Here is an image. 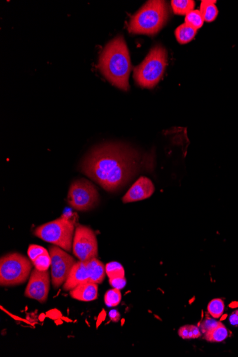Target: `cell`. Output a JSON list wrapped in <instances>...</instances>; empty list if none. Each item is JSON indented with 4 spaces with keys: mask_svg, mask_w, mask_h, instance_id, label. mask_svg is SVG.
<instances>
[{
    "mask_svg": "<svg viewBox=\"0 0 238 357\" xmlns=\"http://www.w3.org/2000/svg\"><path fill=\"white\" fill-rule=\"evenodd\" d=\"M109 283L112 288L121 290L125 288L127 285V280L125 276H115V277L109 278Z\"/></svg>",
    "mask_w": 238,
    "mask_h": 357,
    "instance_id": "cell-27",
    "label": "cell"
},
{
    "mask_svg": "<svg viewBox=\"0 0 238 357\" xmlns=\"http://www.w3.org/2000/svg\"><path fill=\"white\" fill-rule=\"evenodd\" d=\"M70 295L74 300L82 302H92L98 297V284L86 282L78 285L70 291Z\"/></svg>",
    "mask_w": 238,
    "mask_h": 357,
    "instance_id": "cell-13",
    "label": "cell"
},
{
    "mask_svg": "<svg viewBox=\"0 0 238 357\" xmlns=\"http://www.w3.org/2000/svg\"><path fill=\"white\" fill-rule=\"evenodd\" d=\"M155 187L153 182L147 177L142 176L135 182L124 196V204L145 200L153 195Z\"/></svg>",
    "mask_w": 238,
    "mask_h": 357,
    "instance_id": "cell-11",
    "label": "cell"
},
{
    "mask_svg": "<svg viewBox=\"0 0 238 357\" xmlns=\"http://www.w3.org/2000/svg\"><path fill=\"white\" fill-rule=\"evenodd\" d=\"M141 164V155L136 150L111 143L91 150L82 163L81 169L106 191L114 192L130 181Z\"/></svg>",
    "mask_w": 238,
    "mask_h": 357,
    "instance_id": "cell-1",
    "label": "cell"
},
{
    "mask_svg": "<svg viewBox=\"0 0 238 357\" xmlns=\"http://www.w3.org/2000/svg\"><path fill=\"white\" fill-rule=\"evenodd\" d=\"M99 67L110 83L122 90H129L132 65L129 49L122 35L112 39L104 47L99 57Z\"/></svg>",
    "mask_w": 238,
    "mask_h": 357,
    "instance_id": "cell-2",
    "label": "cell"
},
{
    "mask_svg": "<svg viewBox=\"0 0 238 357\" xmlns=\"http://www.w3.org/2000/svg\"><path fill=\"white\" fill-rule=\"evenodd\" d=\"M35 268L40 271H47L51 267V257L50 253H44L36 257L32 262Z\"/></svg>",
    "mask_w": 238,
    "mask_h": 357,
    "instance_id": "cell-24",
    "label": "cell"
},
{
    "mask_svg": "<svg viewBox=\"0 0 238 357\" xmlns=\"http://www.w3.org/2000/svg\"><path fill=\"white\" fill-rule=\"evenodd\" d=\"M200 327L195 325H185L178 330V335L183 339H197L201 337Z\"/></svg>",
    "mask_w": 238,
    "mask_h": 357,
    "instance_id": "cell-19",
    "label": "cell"
},
{
    "mask_svg": "<svg viewBox=\"0 0 238 357\" xmlns=\"http://www.w3.org/2000/svg\"><path fill=\"white\" fill-rule=\"evenodd\" d=\"M106 272L108 278L125 276V270L123 266L117 262H111L106 264Z\"/></svg>",
    "mask_w": 238,
    "mask_h": 357,
    "instance_id": "cell-23",
    "label": "cell"
},
{
    "mask_svg": "<svg viewBox=\"0 0 238 357\" xmlns=\"http://www.w3.org/2000/svg\"><path fill=\"white\" fill-rule=\"evenodd\" d=\"M90 274L88 268V261H78L73 266L69 276L64 285V291H71L82 283L89 282Z\"/></svg>",
    "mask_w": 238,
    "mask_h": 357,
    "instance_id": "cell-12",
    "label": "cell"
},
{
    "mask_svg": "<svg viewBox=\"0 0 238 357\" xmlns=\"http://www.w3.org/2000/svg\"><path fill=\"white\" fill-rule=\"evenodd\" d=\"M108 315H109L110 319H111V321L113 322V323H118V322L120 321V313H119L116 309H112V310L110 311Z\"/></svg>",
    "mask_w": 238,
    "mask_h": 357,
    "instance_id": "cell-29",
    "label": "cell"
},
{
    "mask_svg": "<svg viewBox=\"0 0 238 357\" xmlns=\"http://www.w3.org/2000/svg\"><path fill=\"white\" fill-rule=\"evenodd\" d=\"M88 268L90 279L89 282L96 283V284H101L104 282L106 277V266L101 262L100 260L95 258L88 261Z\"/></svg>",
    "mask_w": 238,
    "mask_h": 357,
    "instance_id": "cell-14",
    "label": "cell"
},
{
    "mask_svg": "<svg viewBox=\"0 0 238 357\" xmlns=\"http://www.w3.org/2000/svg\"><path fill=\"white\" fill-rule=\"evenodd\" d=\"M225 310V303L220 298L213 299L208 305V311L213 318H220Z\"/></svg>",
    "mask_w": 238,
    "mask_h": 357,
    "instance_id": "cell-21",
    "label": "cell"
},
{
    "mask_svg": "<svg viewBox=\"0 0 238 357\" xmlns=\"http://www.w3.org/2000/svg\"><path fill=\"white\" fill-rule=\"evenodd\" d=\"M51 257V275L54 288H60L67 280L76 260L65 250L56 246L49 248Z\"/></svg>",
    "mask_w": 238,
    "mask_h": 357,
    "instance_id": "cell-8",
    "label": "cell"
},
{
    "mask_svg": "<svg viewBox=\"0 0 238 357\" xmlns=\"http://www.w3.org/2000/svg\"><path fill=\"white\" fill-rule=\"evenodd\" d=\"M229 322L232 326L238 327V309L232 311V314L229 316Z\"/></svg>",
    "mask_w": 238,
    "mask_h": 357,
    "instance_id": "cell-28",
    "label": "cell"
},
{
    "mask_svg": "<svg viewBox=\"0 0 238 357\" xmlns=\"http://www.w3.org/2000/svg\"><path fill=\"white\" fill-rule=\"evenodd\" d=\"M73 253L81 261H89L98 255V243L94 231L87 226L78 225L73 241Z\"/></svg>",
    "mask_w": 238,
    "mask_h": 357,
    "instance_id": "cell-9",
    "label": "cell"
},
{
    "mask_svg": "<svg viewBox=\"0 0 238 357\" xmlns=\"http://www.w3.org/2000/svg\"><path fill=\"white\" fill-rule=\"evenodd\" d=\"M169 17L167 3L162 0L147 2L131 17L129 31L131 34L154 35L164 27Z\"/></svg>",
    "mask_w": 238,
    "mask_h": 357,
    "instance_id": "cell-3",
    "label": "cell"
},
{
    "mask_svg": "<svg viewBox=\"0 0 238 357\" xmlns=\"http://www.w3.org/2000/svg\"><path fill=\"white\" fill-rule=\"evenodd\" d=\"M171 7L176 15H188L195 8V2L192 0H173Z\"/></svg>",
    "mask_w": 238,
    "mask_h": 357,
    "instance_id": "cell-18",
    "label": "cell"
},
{
    "mask_svg": "<svg viewBox=\"0 0 238 357\" xmlns=\"http://www.w3.org/2000/svg\"><path fill=\"white\" fill-rule=\"evenodd\" d=\"M228 330L221 323L214 330L211 331L208 333L205 334L204 339L207 340L208 342H222L225 341L228 337Z\"/></svg>",
    "mask_w": 238,
    "mask_h": 357,
    "instance_id": "cell-17",
    "label": "cell"
},
{
    "mask_svg": "<svg viewBox=\"0 0 238 357\" xmlns=\"http://www.w3.org/2000/svg\"><path fill=\"white\" fill-rule=\"evenodd\" d=\"M185 22L187 25L197 30L204 25V19L200 10H192L185 16Z\"/></svg>",
    "mask_w": 238,
    "mask_h": 357,
    "instance_id": "cell-20",
    "label": "cell"
},
{
    "mask_svg": "<svg viewBox=\"0 0 238 357\" xmlns=\"http://www.w3.org/2000/svg\"><path fill=\"white\" fill-rule=\"evenodd\" d=\"M175 34L178 43L181 45H184L193 39L197 34V30L185 23L177 28Z\"/></svg>",
    "mask_w": 238,
    "mask_h": 357,
    "instance_id": "cell-15",
    "label": "cell"
},
{
    "mask_svg": "<svg viewBox=\"0 0 238 357\" xmlns=\"http://www.w3.org/2000/svg\"><path fill=\"white\" fill-rule=\"evenodd\" d=\"M50 290V272L34 269L31 273L24 295L29 299L43 304L48 299Z\"/></svg>",
    "mask_w": 238,
    "mask_h": 357,
    "instance_id": "cell-10",
    "label": "cell"
},
{
    "mask_svg": "<svg viewBox=\"0 0 238 357\" xmlns=\"http://www.w3.org/2000/svg\"><path fill=\"white\" fill-rule=\"evenodd\" d=\"M215 3L216 1L207 0L201 2L200 12L206 22H213L218 17V10L215 6Z\"/></svg>",
    "mask_w": 238,
    "mask_h": 357,
    "instance_id": "cell-16",
    "label": "cell"
},
{
    "mask_svg": "<svg viewBox=\"0 0 238 357\" xmlns=\"http://www.w3.org/2000/svg\"><path fill=\"white\" fill-rule=\"evenodd\" d=\"M32 264L27 257L17 253L2 257L0 260V285L12 287L22 285L29 278Z\"/></svg>",
    "mask_w": 238,
    "mask_h": 357,
    "instance_id": "cell-6",
    "label": "cell"
},
{
    "mask_svg": "<svg viewBox=\"0 0 238 357\" xmlns=\"http://www.w3.org/2000/svg\"><path fill=\"white\" fill-rule=\"evenodd\" d=\"M122 293L120 290L117 289H111L106 292L104 296V302L108 307H116L120 304L122 301Z\"/></svg>",
    "mask_w": 238,
    "mask_h": 357,
    "instance_id": "cell-22",
    "label": "cell"
},
{
    "mask_svg": "<svg viewBox=\"0 0 238 357\" xmlns=\"http://www.w3.org/2000/svg\"><path fill=\"white\" fill-rule=\"evenodd\" d=\"M220 323H221L220 322L217 321V320L213 319V318H207L201 323L199 327H200L202 334H205L214 330Z\"/></svg>",
    "mask_w": 238,
    "mask_h": 357,
    "instance_id": "cell-25",
    "label": "cell"
},
{
    "mask_svg": "<svg viewBox=\"0 0 238 357\" xmlns=\"http://www.w3.org/2000/svg\"><path fill=\"white\" fill-rule=\"evenodd\" d=\"M167 64V51L161 45H155L143 62L135 68V81L143 88L153 89L162 80Z\"/></svg>",
    "mask_w": 238,
    "mask_h": 357,
    "instance_id": "cell-4",
    "label": "cell"
},
{
    "mask_svg": "<svg viewBox=\"0 0 238 357\" xmlns=\"http://www.w3.org/2000/svg\"><path fill=\"white\" fill-rule=\"evenodd\" d=\"M74 231L73 220L63 215L58 219L38 226L35 229L34 234L45 242L70 252L73 247Z\"/></svg>",
    "mask_w": 238,
    "mask_h": 357,
    "instance_id": "cell-5",
    "label": "cell"
},
{
    "mask_svg": "<svg viewBox=\"0 0 238 357\" xmlns=\"http://www.w3.org/2000/svg\"><path fill=\"white\" fill-rule=\"evenodd\" d=\"M48 253V251L43 247L37 246V245H31L28 248L27 254L31 261L32 262L36 257L44 253Z\"/></svg>",
    "mask_w": 238,
    "mask_h": 357,
    "instance_id": "cell-26",
    "label": "cell"
},
{
    "mask_svg": "<svg viewBox=\"0 0 238 357\" xmlns=\"http://www.w3.org/2000/svg\"><path fill=\"white\" fill-rule=\"evenodd\" d=\"M69 206L76 211H89L99 202V195L96 187L88 180H76L70 186L67 197Z\"/></svg>",
    "mask_w": 238,
    "mask_h": 357,
    "instance_id": "cell-7",
    "label": "cell"
}]
</instances>
